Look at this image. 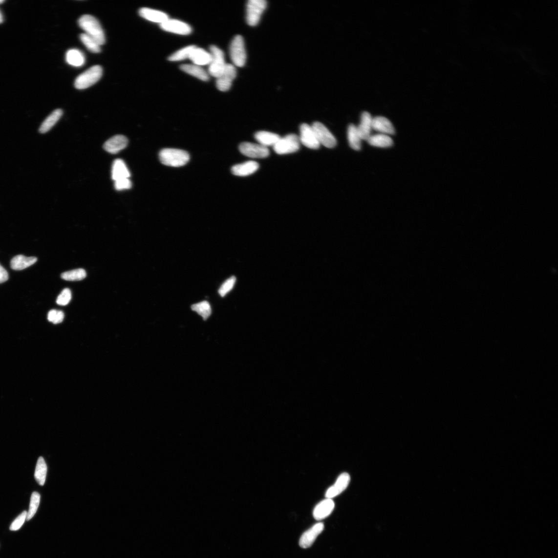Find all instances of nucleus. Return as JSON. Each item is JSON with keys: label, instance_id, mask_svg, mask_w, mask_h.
<instances>
[{"label": "nucleus", "instance_id": "39448f33", "mask_svg": "<svg viewBox=\"0 0 558 558\" xmlns=\"http://www.w3.org/2000/svg\"><path fill=\"white\" fill-rule=\"evenodd\" d=\"M300 137L296 134H289L279 139L274 146V150L279 155L291 154L300 149Z\"/></svg>", "mask_w": 558, "mask_h": 558}, {"label": "nucleus", "instance_id": "79ce46f5", "mask_svg": "<svg viewBox=\"0 0 558 558\" xmlns=\"http://www.w3.org/2000/svg\"><path fill=\"white\" fill-rule=\"evenodd\" d=\"M3 15H2L1 11H0V23H2L3 22Z\"/></svg>", "mask_w": 558, "mask_h": 558}, {"label": "nucleus", "instance_id": "b1692460", "mask_svg": "<svg viewBox=\"0 0 558 558\" xmlns=\"http://www.w3.org/2000/svg\"><path fill=\"white\" fill-rule=\"evenodd\" d=\"M38 258L36 257H26L22 255L15 256L11 260V267L15 271H21V270L28 268L37 262Z\"/></svg>", "mask_w": 558, "mask_h": 558}, {"label": "nucleus", "instance_id": "6e6552de", "mask_svg": "<svg viewBox=\"0 0 558 558\" xmlns=\"http://www.w3.org/2000/svg\"><path fill=\"white\" fill-rule=\"evenodd\" d=\"M316 137L321 145L327 148H333L337 145V140L328 129L320 122H315L311 126Z\"/></svg>", "mask_w": 558, "mask_h": 558}, {"label": "nucleus", "instance_id": "412c9836", "mask_svg": "<svg viewBox=\"0 0 558 558\" xmlns=\"http://www.w3.org/2000/svg\"><path fill=\"white\" fill-rule=\"evenodd\" d=\"M259 168V165L254 161H248L245 163L234 166L232 172L238 176H247L254 173Z\"/></svg>", "mask_w": 558, "mask_h": 558}, {"label": "nucleus", "instance_id": "aec40b11", "mask_svg": "<svg viewBox=\"0 0 558 558\" xmlns=\"http://www.w3.org/2000/svg\"><path fill=\"white\" fill-rule=\"evenodd\" d=\"M189 59L193 63L194 65L200 66L210 65L212 57L211 53L207 52L202 48H197L195 46L192 50Z\"/></svg>", "mask_w": 558, "mask_h": 558}, {"label": "nucleus", "instance_id": "4c0bfd02", "mask_svg": "<svg viewBox=\"0 0 558 558\" xmlns=\"http://www.w3.org/2000/svg\"><path fill=\"white\" fill-rule=\"evenodd\" d=\"M71 299V293L70 290L69 289H65L58 297L57 303L60 305H66L69 303Z\"/></svg>", "mask_w": 558, "mask_h": 558}, {"label": "nucleus", "instance_id": "473e14b6", "mask_svg": "<svg viewBox=\"0 0 558 558\" xmlns=\"http://www.w3.org/2000/svg\"><path fill=\"white\" fill-rule=\"evenodd\" d=\"M86 276V273L85 269L82 268L77 269L63 273L61 278L66 281H80L83 280Z\"/></svg>", "mask_w": 558, "mask_h": 558}, {"label": "nucleus", "instance_id": "f3484780", "mask_svg": "<svg viewBox=\"0 0 558 558\" xmlns=\"http://www.w3.org/2000/svg\"><path fill=\"white\" fill-rule=\"evenodd\" d=\"M373 118L368 112H364L361 116V123L357 127L358 133L362 140L367 141L371 136Z\"/></svg>", "mask_w": 558, "mask_h": 558}, {"label": "nucleus", "instance_id": "0eeeda50", "mask_svg": "<svg viewBox=\"0 0 558 558\" xmlns=\"http://www.w3.org/2000/svg\"><path fill=\"white\" fill-rule=\"evenodd\" d=\"M210 50L212 59L209 65V74L217 78L223 73L227 64L225 63L224 53L220 49L211 46Z\"/></svg>", "mask_w": 558, "mask_h": 558}, {"label": "nucleus", "instance_id": "a19ab883", "mask_svg": "<svg viewBox=\"0 0 558 558\" xmlns=\"http://www.w3.org/2000/svg\"><path fill=\"white\" fill-rule=\"evenodd\" d=\"M8 279V274L6 269L0 265V283L6 282Z\"/></svg>", "mask_w": 558, "mask_h": 558}, {"label": "nucleus", "instance_id": "f8f14e48", "mask_svg": "<svg viewBox=\"0 0 558 558\" xmlns=\"http://www.w3.org/2000/svg\"><path fill=\"white\" fill-rule=\"evenodd\" d=\"M161 29L163 30L179 35H186L190 34L192 32L191 26L183 21L168 19L164 23L160 24Z\"/></svg>", "mask_w": 558, "mask_h": 558}, {"label": "nucleus", "instance_id": "c756f323", "mask_svg": "<svg viewBox=\"0 0 558 558\" xmlns=\"http://www.w3.org/2000/svg\"><path fill=\"white\" fill-rule=\"evenodd\" d=\"M47 467L43 457H40L37 462L34 474L36 481L41 486H43L46 481Z\"/></svg>", "mask_w": 558, "mask_h": 558}, {"label": "nucleus", "instance_id": "4be33fe9", "mask_svg": "<svg viewBox=\"0 0 558 558\" xmlns=\"http://www.w3.org/2000/svg\"><path fill=\"white\" fill-rule=\"evenodd\" d=\"M255 138L256 140L265 147L274 146L281 138L278 134L266 131H260L256 133Z\"/></svg>", "mask_w": 558, "mask_h": 558}, {"label": "nucleus", "instance_id": "72a5a7b5", "mask_svg": "<svg viewBox=\"0 0 558 558\" xmlns=\"http://www.w3.org/2000/svg\"><path fill=\"white\" fill-rule=\"evenodd\" d=\"M41 496L39 493L34 492L32 494L29 510L27 513L26 520H30L31 519L36 513H37L39 508L40 503Z\"/></svg>", "mask_w": 558, "mask_h": 558}, {"label": "nucleus", "instance_id": "20e7f679", "mask_svg": "<svg viewBox=\"0 0 558 558\" xmlns=\"http://www.w3.org/2000/svg\"><path fill=\"white\" fill-rule=\"evenodd\" d=\"M230 55L236 66L242 67L245 65L247 55L244 40L241 35H236L232 40L230 46Z\"/></svg>", "mask_w": 558, "mask_h": 558}, {"label": "nucleus", "instance_id": "37998d69", "mask_svg": "<svg viewBox=\"0 0 558 558\" xmlns=\"http://www.w3.org/2000/svg\"><path fill=\"white\" fill-rule=\"evenodd\" d=\"M4 2H5V1H3V0H0V4H2V3H4Z\"/></svg>", "mask_w": 558, "mask_h": 558}, {"label": "nucleus", "instance_id": "9b49d317", "mask_svg": "<svg viewBox=\"0 0 558 558\" xmlns=\"http://www.w3.org/2000/svg\"><path fill=\"white\" fill-rule=\"evenodd\" d=\"M300 140L303 145L312 150H318L320 148V144L311 126L307 124H301L300 127Z\"/></svg>", "mask_w": 558, "mask_h": 558}, {"label": "nucleus", "instance_id": "7ed1b4c3", "mask_svg": "<svg viewBox=\"0 0 558 558\" xmlns=\"http://www.w3.org/2000/svg\"><path fill=\"white\" fill-rule=\"evenodd\" d=\"M103 75V68L101 66H94L80 75L76 79L75 86L78 89L88 88L95 84Z\"/></svg>", "mask_w": 558, "mask_h": 558}, {"label": "nucleus", "instance_id": "ea45409f", "mask_svg": "<svg viewBox=\"0 0 558 558\" xmlns=\"http://www.w3.org/2000/svg\"><path fill=\"white\" fill-rule=\"evenodd\" d=\"M114 187L117 191L129 190L132 187V183L129 178H123L114 181Z\"/></svg>", "mask_w": 558, "mask_h": 558}, {"label": "nucleus", "instance_id": "4468645a", "mask_svg": "<svg viewBox=\"0 0 558 558\" xmlns=\"http://www.w3.org/2000/svg\"><path fill=\"white\" fill-rule=\"evenodd\" d=\"M350 480V477L348 473L346 472L342 473L338 477L335 484L331 486L326 491V497L332 499L338 496L347 488Z\"/></svg>", "mask_w": 558, "mask_h": 558}, {"label": "nucleus", "instance_id": "58836bf2", "mask_svg": "<svg viewBox=\"0 0 558 558\" xmlns=\"http://www.w3.org/2000/svg\"><path fill=\"white\" fill-rule=\"evenodd\" d=\"M27 513L28 512L25 511H23L14 520L10 528L11 531L19 530L22 526L26 519Z\"/></svg>", "mask_w": 558, "mask_h": 558}, {"label": "nucleus", "instance_id": "a211bd4d", "mask_svg": "<svg viewBox=\"0 0 558 558\" xmlns=\"http://www.w3.org/2000/svg\"><path fill=\"white\" fill-rule=\"evenodd\" d=\"M139 14L143 19L160 24L164 23L169 19V16L166 13L147 7L140 9Z\"/></svg>", "mask_w": 558, "mask_h": 558}, {"label": "nucleus", "instance_id": "7c9ffc66", "mask_svg": "<svg viewBox=\"0 0 558 558\" xmlns=\"http://www.w3.org/2000/svg\"><path fill=\"white\" fill-rule=\"evenodd\" d=\"M80 39L90 52L94 53L101 52V45L88 35L83 33L80 35Z\"/></svg>", "mask_w": 558, "mask_h": 558}, {"label": "nucleus", "instance_id": "1a4fd4ad", "mask_svg": "<svg viewBox=\"0 0 558 558\" xmlns=\"http://www.w3.org/2000/svg\"><path fill=\"white\" fill-rule=\"evenodd\" d=\"M239 150L242 154L250 158H264L269 155L267 148L253 143L243 142L240 144Z\"/></svg>", "mask_w": 558, "mask_h": 558}, {"label": "nucleus", "instance_id": "423d86ee", "mask_svg": "<svg viewBox=\"0 0 558 558\" xmlns=\"http://www.w3.org/2000/svg\"><path fill=\"white\" fill-rule=\"evenodd\" d=\"M265 0H249L246 7V21L250 26L257 25L267 7Z\"/></svg>", "mask_w": 558, "mask_h": 558}, {"label": "nucleus", "instance_id": "c85d7f7f", "mask_svg": "<svg viewBox=\"0 0 558 558\" xmlns=\"http://www.w3.org/2000/svg\"><path fill=\"white\" fill-rule=\"evenodd\" d=\"M348 140L351 148L355 150H361L363 141L358 133L357 127L354 124L349 125L348 128Z\"/></svg>", "mask_w": 558, "mask_h": 558}, {"label": "nucleus", "instance_id": "f257e3e1", "mask_svg": "<svg viewBox=\"0 0 558 558\" xmlns=\"http://www.w3.org/2000/svg\"><path fill=\"white\" fill-rule=\"evenodd\" d=\"M78 24L86 34L94 39L101 46L105 44V33L100 23L96 18L91 15H84L80 18Z\"/></svg>", "mask_w": 558, "mask_h": 558}, {"label": "nucleus", "instance_id": "f704fd0d", "mask_svg": "<svg viewBox=\"0 0 558 558\" xmlns=\"http://www.w3.org/2000/svg\"><path fill=\"white\" fill-rule=\"evenodd\" d=\"M195 47V46H189L179 50L170 56L168 58V60L170 61H179L189 59L192 50Z\"/></svg>", "mask_w": 558, "mask_h": 558}, {"label": "nucleus", "instance_id": "e433bc0d", "mask_svg": "<svg viewBox=\"0 0 558 558\" xmlns=\"http://www.w3.org/2000/svg\"><path fill=\"white\" fill-rule=\"evenodd\" d=\"M48 320L55 324L61 323L64 321V314L61 311L52 310L48 314Z\"/></svg>", "mask_w": 558, "mask_h": 558}, {"label": "nucleus", "instance_id": "c9c22d12", "mask_svg": "<svg viewBox=\"0 0 558 558\" xmlns=\"http://www.w3.org/2000/svg\"><path fill=\"white\" fill-rule=\"evenodd\" d=\"M236 281V278L235 276L230 277L226 281H225L220 287L219 290V294L221 297H224L229 292H230L235 286Z\"/></svg>", "mask_w": 558, "mask_h": 558}, {"label": "nucleus", "instance_id": "2eb2a0df", "mask_svg": "<svg viewBox=\"0 0 558 558\" xmlns=\"http://www.w3.org/2000/svg\"><path fill=\"white\" fill-rule=\"evenodd\" d=\"M128 139L123 135H116L107 140L104 144V149L111 154H117L127 147Z\"/></svg>", "mask_w": 558, "mask_h": 558}, {"label": "nucleus", "instance_id": "6ab92c4d", "mask_svg": "<svg viewBox=\"0 0 558 558\" xmlns=\"http://www.w3.org/2000/svg\"><path fill=\"white\" fill-rule=\"evenodd\" d=\"M372 128L380 133L392 135L395 133V129L392 123L383 116H377L373 118Z\"/></svg>", "mask_w": 558, "mask_h": 558}, {"label": "nucleus", "instance_id": "9d476101", "mask_svg": "<svg viewBox=\"0 0 558 558\" xmlns=\"http://www.w3.org/2000/svg\"><path fill=\"white\" fill-rule=\"evenodd\" d=\"M236 69L235 66L227 64L220 76L217 78L216 86L222 92L229 91L232 86L233 81L236 77Z\"/></svg>", "mask_w": 558, "mask_h": 558}, {"label": "nucleus", "instance_id": "ddd939ff", "mask_svg": "<svg viewBox=\"0 0 558 558\" xmlns=\"http://www.w3.org/2000/svg\"><path fill=\"white\" fill-rule=\"evenodd\" d=\"M323 529V524L319 523L306 531L300 538V546L303 548H308L311 547L316 541L317 537L322 533Z\"/></svg>", "mask_w": 558, "mask_h": 558}, {"label": "nucleus", "instance_id": "f03ea898", "mask_svg": "<svg viewBox=\"0 0 558 558\" xmlns=\"http://www.w3.org/2000/svg\"><path fill=\"white\" fill-rule=\"evenodd\" d=\"M159 157L162 164L173 167L184 166L190 159V156L187 151L175 149H165L161 150Z\"/></svg>", "mask_w": 558, "mask_h": 558}, {"label": "nucleus", "instance_id": "393cba45", "mask_svg": "<svg viewBox=\"0 0 558 558\" xmlns=\"http://www.w3.org/2000/svg\"><path fill=\"white\" fill-rule=\"evenodd\" d=\"M372 146L377 148H389L393 145V141L388 135L382 133L372 134L367 140Z\"/></svg>", "mask_w": 558, "mask_h": 558}, {"label": "nucleus", "instance_id": "a878e982", "mask_svg": "<svg viewBox=\"0 0 558 558\" xmlns=\"http://www.w3.org/2000/svg\"><path fill=\"white\" fill-rule=\"evenodd\" d=\"M180 68L186 73L204 81V82H207L209 80L210 77L208 73L200 66L194 64H184L180 66Z\"/></svg>", "mask_w": 558, "mask_h": 558}, {"label": "nucleus", "instance_id": "cd10ccee", "mask_svg": "<svg viewBox=\"0 0 558 558\" xmlns=\"http://www.w3.org/2000/svg\"><path fill=\"white\" fill-rule=\"evenodd\" d=\"M66 61L68 64L75 67L82 66L85 64L86 59L84 53L78 49H70L66 54Z\"/></svg>", "mask_w": 558, "mask_h": 558}, {"label": "nucleus", "instance_id": "2f4dec72", "mask_svg": "<svg viewBox=\"0 0 558 558\" xmlns=\"http://www.w3.org/2000/svg\"><path fill=\"white\" fill-rule=\"evenodd\" d=\"M192 309L199 314L205 321L210 317L212 313L211 305L207 301L193 304Z\"/></svg>", "mask_w": 558, "mask_h": 558}, {"label": "nucleus", "instance_id": "5701e85b", "mask_svg": "<svg viewBox=\"0 0 558 558\" xmlns=\"http://www.w3.org/2000/svg\"><path fill=\"white\" fill-rule=\"evenodd\" d=\"M130 173L125 162L121 159L114 160L112 169V178L114 181L117 180L129 178Z\"/></svg>", "mask_w": 558, "mask_h": 558}, {"label": "nucleus", "instance_id": "dca6fc26", "mask_svg": "<svg viewBox=\"0 0 558 558\" xmlns=\"http://www.w3.org/2000/svg\"><path fill=\"white\" fill-rule=\"evenodd\" d=\"M335 507V502L332 499L326 498L322 501L314 509V518L317 520L325 519L331 514Z\"/></svg>", "mask_w": 558, "mask_h": 558}, {"label": "nucleus", "instance_id": "bb28decb", "mask_svg": "<svg viewBox=\"0 0 558 558\" xmlns=\"http://www.w3.org/2000/svg\"><path fill=\"white\" fill-rule=\"evenodd\" d=\"M63 111L58 109L53 111L42 124L39 129L41 133H45L49 131L61 119L63 115Z\"/></svg>", "mask_w": 558, "mask_h": 558}]
</instances>
